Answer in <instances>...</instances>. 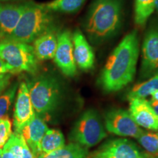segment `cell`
I'll return each mask as SVG.
<instances>
[{
    "label": "cell",
    "instance_id": "3",
    "mask_svg": "<svg viewBox=\"0 0 158 158\" xmlns=\"http://www.w3.org/2000/svg\"><path fill=\"white\" fill-rule=\"evenodd\" d=\"M52 28V13L42 5L27 3L14 31L5 39L30 44L40 35Z\"/></svg>",
    "mask_w": 158,
    "mask_h": 158
},
{
    "label": "cell",
    "instance_id": "16",
    "mask_svg": "<svg viewBox=\"0 0 158 158\" xmlns=\"http://www.w3.org/2000/svg\"><path fill=\"white\" fill-rule=\"evenodd\" d=\"M58 43V33L54 28L49 29L33 41V49L38 61L54 59Z\"/></svg>",
    "mask_w": 158,
    "mask_h": 158
},
{
    "label": "cell",
    "instance_id": "2",
    "mask_svg": "<svg viewBox=\"0 0 158 158\" xmlns=\"http://www.w3.org/2000/svg\"><path fill=\"white\" fill-rule=\"evenodd\" d=\"M123 21L122 0H94L84 21L86 35L94 44H100L113 37Z\"/></svg>",
    "mask_w": 158,
    "mask_h": 158
},
{
    "label": "cell",
    "instance_id": "32",
    "mask_svg": "<svg viewBox=\"0 0 158 158\" xmlns=\"http://www.w3.org/2000/svg\"><path fill=\"white\" fill-rule=\"evenodd\" d=\"M147 158H158V155H149V157Z\"/></svg>",
    "mask_w": 158,
    "mask_h": 158
},
{
    "label": "cell",
    "instance_id": "18",
    "mask_svg": "<svg viewBox=\"0 0 158 158\" xmlns=\"http://www.w3.org/2000/svg\"><path fill=\"white\" fill-rule=\"evenodd\" d=\"M65 144L64 135L59 130H48L40 142L41 155H46L63 147Z\"/></svg>",
    "mask_w": 158,
    "mask_h": 158
},
{
    "label": "cell",
    "instance_id": "13",
    "mask_svg": "<svg viewBox=\"0 0 158 158\" xmlns=\"http://www.w3.org/2000/svg\"><path fill=\"white\" fill-rule=\"evenodd\" d=\"M73 55L76 66L81 70L87 71L94 64V51L80 29H76L72 34Z\"/></svg>",
    "mask_w": 158,
    "mask_h": 158
},
{
    "label": "cell",
    "instance_id": "33",
    "mask_svg": "<svg viewBox=\"0 0 158 158\" xmlns=\"http://www.w3.org/2000/svg\"><path fill=\"white\" fill-rule=\"evenodd\" d=\"M87 158H95L93 156V155H92V154H91V155H89V156L87 157Z\"/></svg>",
    "mask_w": 158,
    "mask_h": 158
},
{
    "label": "cell",
    "instance_id": "25",
    "mask_svg": "<svg viewBox=\"0 0 158 158\" xmlns=\"http://www.w3.org/2000/svg\"><path fill=\"white\" fill-rule=\"evenodd\" d=\"M12 133L10 119L7 116L0 118V149L4 147Z\"/></svg>",
    "mask_w": 158,
    "mask_h": 158
},
{
    "label": "cell",
    "instance_id": "30",
    "mask_svg": "<svg viewBox=\"0 0 158 158\" xmlns=\"http://www.w3.org/2000/svg\"><path fill=\"white\" fill-rule=\"evenodd\" d=\"M151 97H152L151 100L158 102V89L155 90V92H154L153 93L151 94Z\"/></svg>",
    "mask_w": 158,
    "mask_h": 158
},
{
    "label": "cell",
    "instance_id": "19",
    "mask_svg": "<svg viewBox=\"0 0 158 158\" xmlns=\"http://www.w3.org/2000/svg\"><path fill=\"white\" fill-rule=\"evenodd\" d=\"M158 89V73L145 81L135 85L127 94L129 100L133 99H146Z\"/></svg>",
    "mask_w": 158,
    "mask_h": 158
},
{
    "label": "cell",
    "instance_id": "20",
    "mask_svg": "<svg viewBox=\"0 0 158 158\" xmlns=\"http://www.w3.org/2000/svg\"><path fill=\"white\" fill-rule=\"evenodd\" d=\"M86 0H53L42 5L51 13H75L84 5Z\"/></svg>",
    "mask_w": 158,
    "mask_h": 158
},
{
    "label": "cell",
    "instance_id": "23",
    "mask_svg": "<svg viewBox=\"0 0 158 158\" xmlns=\"http://www.w3.org/2000/svg\"><path fill=\"white\" fill-rule=\"evenodd\" d=\"M136 139L147 153L158 155V132L143 130Z\"/></svg>",
    "mask_w": 158,
    "mask_h": 158
},
{
    "label": "cell",
    "instance_id": "21",
    "mask_svg": "<svg viewBox=\"0 0 158 158\" xmlns=\"http://www.w3.org/2000/svg\"><path fill=\"white\" fill-rule=\"evenodd\" d=\"M155 10V0H135L134 19L135 24L143 27Z\"/></svg>",
    "mask_w": 158,
    "mask_h": 158
},
{
    "label": "cell",
    "instance_id": "4",
    "mask_svg": "<svg viewBox=\"0 0 158 158\" xmlns=\"http://www.w3.org/2000/svg\"><path fill=\"white\" fill-rule=\"evenodd\" d=\"M27 84L35 113L46 115L58 107L62 99V87L56 78L42 75Z\"/></svg>",
    "mask_w": 158,
    "mask_h": 158
},
{
    "label": "cell",
    "instance_id": "27",
    "mask_svg": "<svg viewBox=\"0 0 158 158\" xmlns=\"http://www.w3.org/2000/svg\"><path fill=\"white\" fill-rule=\"evenodd\" d=\"M5 73L14 74V72H13V69L7 63L4 62L2 59H0V74Z\"/></svg>",
    "mask_w": 158,
    "mask_h": 158
},
{
    "label": "cell",
    "instance_id": "11",
    "mask_svg": "<svg viewBox=\"0 0 158 158\" xmlns=\"http://www.w3.org/2000/svg\"><path fill=\"white\" fill-rule=\"evenodd\" d=\"M13 114L14 133L21 134L23 127L34 117L35 111L31 103L28 86L26 82L19 86Z\"/></svg>",
    "mask_w": 158,
    "mask_h": 158
},
{
    "label": "cell",
    "instance_id": "6",
    "mask_svg": "<svg viewBox=\"0 0 158 158\" xmlns=\"http://www.w3.org/2000/svg\"><path fill=\"white\" fill-rule=\"evenodd\" d=\"M106 135V128L98 111L88 109L75 123L69 138L72 143H78L88 149L98 144Z\"/></svg>",
    "mask_w": 158,
    "mask_h": 158
},
{
    "label": "cell",
    "instance_id": "1",
    "mask_svg": "<svg viewBox=\"0 0 158 158\" xmlns=\"http://www.w3.org/2000/svg\"><path fill=\"white\" fill-rule=\"evenodd\" d=\"M139 56L138 31L126 35L114 49L100 73L98 84L106 92L121 90L133 81Z\"/></svg>",
    "mask_w": 158,
    "mask_h": 158
},
{
    "label": "cell",
    "instance_id": "7",
    "mask_svg": "<svg viewBox=\"0 0 158 158\" xmlns=\"http://www.w3.org/2000/svg\"><path fill=\"white\" fill-rule=\"evenodd\" d=\"M105 128L110 133L124 137L137 138L143 132L129 110L112 108L104 115Z\"/></svg>",
    "mask_w": 158,
    "mask_h": 158
},
{
    "label": "cell",
    "instance_id": "10",
    "mask_svg": "<svg viewBox=\"0 0 158 158\" xmlns=\"http://www.w3.org/2000/svg\"><path fill=\"white\" fill-rule=\"evenodd\" d=\"M54 60L64 76L74 77L77 73L73 47L72 33L64 30L58 33V43Z\"/></svg>",
    "mask_w": 158,
    "mask_h": 158
},
{
    "label": "cell",
    "instance_id": "28",
    "mask_svg": "<svg viewBox=\"0 0 158 158\" xmlns=\"http://www.w3.org/2000/svg\"><path fill=\"white\" fill-rule=\"evenodd\" d=\"M2 158H15L14 154L11 151L8 146L5 143L2 149Z\"/></svg>",
    "mask_w": 158,
    "mask_h": 158
},
{
    "label": "cell",
    "instance_id": "22",
    "mask_svg": "<svg viewBox=\"0 0 158 158\" xmlns=\"http://www.w3.org/2000/svg\"><path fill=\"white\" fill-rule=\"evenodd\" d=\"M15 158H35L21 134L13 133L6 143Z\"/></svg>",
    "mask_w": 158,
    "mask_h": 158
},
{
    "label": "cell",
    "instance_id": "15",
    "mask_svg": "<svg viewBox=\"0 0 158 158\" xmlns=\"http://www.w3.org/2000/svg\"><path fill=\"white\" fill-rule=\"evenodd\" d=\"M27 4L14 5L0 2V38H7L19 23Z\"/></svg>",
    "mask_w": 158,
    "mask_h": 158
},
{
    "label": "cell",
    "instance_id": "5",
    "mask_svg": "<svg viewBox=\"0 0 158 158\" xmlns=\"http://www.w3.org/2000/svg\"><path fill=\"white\" fill-rule=\"evenodd\" d=\"M0 59L7 63L15 73L34 74L38 68V60L32 45L10 39L0 40Z\"/></svg>",
    "mask_w": 158,
    "mask_h": 158
},
{
    "label": "cell",
    "instance_id": "14",
    "mask_svg": "<svg viewBox=\"0 0 158 158\" xmlns=\"http://www.w3.org/2000/svg\"><path fill=\"white\" fill-rule=\"evenodd\" d=\"M48 130L41 116L35 113L34 117L23 127L21 134L27 142L35 158L41 155L40 142L45 133Z\"/></svg>",
    "mask_w": 158,
    "mask_h": 158
},
{
    "label": "cell",
    "instance_id": "26",
    "mask_svg": "<svg viewBox=\"0 0 158 158\" xmlns=\"http://www.w3.org/2000/svg\"><path fill=\"white\" fill-rule=\"evenodd\" d=\"M12 74H0V94L4 92L10 82Z\"/></svg>",
    "mask_w": 158,
    "mask_h": 158
},
{
    "label": "cell",
    "instance_id": "31",
    "mask_svg": "<svg viewBox=\"0 0 158 158\" xmlns=\"http://www.w3.org/2000/svg\"><path fill=\"white\" fill-rule=\"evenodd\" d=\"M155 9L158 12V0H155Z\"/></svg>",
    "mask_w": 158,
    "mask_h": 158
},
{
    "label": "cell",
    "instance_id": "12",
    "mask_svg": "<svg viewBox=\"0 0 158 158\" xmlns=\"http://www.w3.org/2000/svg\"><path fill=\"white\" fill-rule=\"evenodd\" d=\"M129 111L140 127L158 132V115L146 99L130 100Z\"/></svg>",
    "mask_w": 158,
    "mask_h": 158
},
{
    "label": "cell",
    "instance_id": "24",
    "mask_svg": "<svg viewBox=\"0 0 158 158\" xmlns=\"http://www.w3.org/2000/svg\"><path fill=\"white\" fill-rule=\"evenodd\" d=\"M18 88L19 84L18 83H15L2 94H0V118L5 117L9 112L15 99Z\"/></svg>",
    "mask_w": 158,
    "mask_h": 158
},
{
    "label": "cell",
    "instance_id": "8",
    "mask_svg": "<svg viewBox=\"0 0 158 158\" xmlns=\"http://www.w3.org/2000/svg\"><path fill=\"white\" fill-rule=\"evenodd\" d=\"M141 51L140 77L147 79L158 73V22L153 23L146 32Z\"/></svg>",
    "mask_w": 158,
    "mask_h": 158
},
{
    "label": "cell",
    "instance_id": "29",
    "mask_svg": "<svg viewBox=\"0 0 158 158\" xmlns=\"http://www.w3.org/2000/svg\"><path fill=\"white\" fill-rule=\"evenodd\" d=\"M149 102L150 105H151L152 107L154 110H155L156 114L158 115V102L155 101V100H150Z\"/></svg>",
    "mask_w": 158,
    "mask_h": 158
},
{
    "label": "cell",
    "instance_id": "9",
    "mask_svg": "<svg viewBox=\"0 0 158 158\" xmlns=\"http://www.w3.org/2000/svg\"><path fill=\"white\" fill-rule=\"evenodd\" d=\"M95 158H147L134 142L125 138L110 140L92 153Z\"/></svg>",
    "mask_w": 158,
    "mask_h": 158
},
{
    "label": "cell",
    "instance_id": "17",
    "mask_svg": "<svg viewBox=\"0 0 158 158\" xmlns=\"http://www.w3.org/2000/svg\"><path fill=\"white\" fill-rule=\"evenodd\" d=\"M89 155L87 148L70 143L52 152L40 155L38 158H87Z\"/></svg>",
    "mask_w": 158,
    "mask_h": 158
},
{
    "label": "cell",
    "instance_id": "35",
    "mask_svg": "<svg viewBox=\"0 0 158 158\" xmlns=\"http://www.w3.org/2000/svg\"><path fill=\"white\" fill-rule=\"evenodd\" d=\"M6 1H12V0H0V2H6Z\"/></svg>",
    "mask_w": 158,
    "mask_h": 158
},
{
    "label": "cell",
    "instance_id": "34",
    "mask_svg": "<svg viewBox=\"0 0 158 158\" xmlns=\"http://www.w3.org/2000/svg\"><path fill=\"white\" fill-rule=\"evenodd\" d=\"M2 149H0V158H2Z\"/></svg>",
    "mask_w": 158,
    "mask_h": 158
}]
</instances>
